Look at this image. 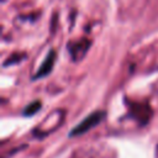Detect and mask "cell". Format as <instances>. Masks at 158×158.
<instances>
[{"mask_svg":"<svg viewBox=\"0 0 158 158\" xmlns=\"http://www.w3.org/2000/svg\"><path fill=\"white\" fill-rule=\"evenodd\" d=\"M40 107H41V102H40V101H35V102H32L31 105H28V106L25 109L23 114H25V115H33Z\"/></svg>","mask_w":158,"mask_h":158,"instance_id":"4","label":"cell"},{"mask_svg":"<svg viewBox=\"0 0 158 158\" xmlns=\"http://www.w3.org/2000/svg\"><path fill=\"white\" fill-rule=\"evenodd\" d=\"M90 46V42L88 40H81L79 42H73L70 44H68V52L70 53L72 58L74 60H80V58H83L88 51Z\"/></svg>","mask_w":158,"mask_h":158,"instance_id":"3","label":"cell"},{"mask_svg":"<svg viewBox=\"0 0 158 158\" xmlns=\"http://www.w3.org/2000/svg\"><path fill=\"white\" fill-rule=\"evenodd\" d=\"M56 58H57V54H56V51H49L48 54L46 56L44 60L42 62V64L40 65L37 73L33 75V80H37V79H41V78H44L47 77L52 69H53V65H54V62H56Z\"/></svg>","mask_w":158,"mask_h":158,"instance_id":"2","label":"cell"},{"mask_svg":"<svg viewBox=\"0 0 158 158\" xmlns=\"http://www.w3.org/2000/svg\"><path fill=\"white\" fill-rule=\"evenodd\" d=\"M21 58V54H16V56H12V57H9L7 58V60L4 63V65L6 67V65H9V64H14V63H16V62H19V60H21L20 59Z\"/></svg>","mask_w":158,"mask_h":158,"instance_id":"5","label":"cell"},{"mask_svg":"<svg viewBox=\"0 0 158 158\" xmlns=\"http://www.w3.org/2000/svg\"><path fill=\"white\" fill-rule=\"evenodd\" d=\"M105 116V112L104 111H95L93 112L91 115H89L88 117H85L77 127H74V130L72 131V135H81L84 132H86L88 130L93 128L94 126H96Z\"/></svg>","mask_w":158,"mask_h":158,"instance_id":"1","label":"cell"}]
</instances>
